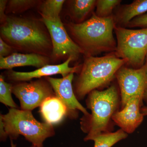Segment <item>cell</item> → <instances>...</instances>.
I'll list each match as a JSON object with an SVG mask.
<instances>
[{
  "label": "cell",
  "mask_w": 147,
  "mask_h": 147,
  "mask_svg": "<svg viewBox=\"0 0 147 147\" xmlns=\"http://www.w3.org/2000/svg\"><path fill=\"white\" fill-rule=\"evenodd\" d=\"M119 0H98L96 1V15L100 18L111 16L113 9L119 4Z\"/></svg>",
  "instance_id": "obj_21"
},
{
  "label": "cell",
  "mask_w": 147,
  "mask_h": 147,
  "mask_svg": "<svg viewBox=\"0 0 147 147\" xmlns=\"http://www.w3.org/2000/svg\"><path fill=\"white\" fill-rule=\"evenodd\" d=\"M65 2L64 0H46L42 2L39 7L42 18L49 19L60 18V13Z\"/></svg>",
  "instance_id": "obj_17"
},
{
  "label": "cell",
  "mask_w": 147,
  "mask_h": 147,
  "mask_svg": "<svg viewBox=\"0 0 147 147\" xmlns=\"http://www.w3.org/2000/svg\"><path fill=\"white\" fill-rule=\"evenodd\" d=\"M116 76L120 88L122 107H124L132 97L141 96L144 98L147 89L146 65L137 69L122 67Z\"/></svg>",
  "instance_id": "obj_9"
},
{
  "label": "cell",
  "mask_w": 147,
  "mask_h": 147,
  "mask_svg": "<svg viewBox=\"0 0 147 147\" xmlns=\"http://www.w3.org/2000/svg\"><path fill=\"white\" fill-rule=\"evenodd\" d=\"M127 26L130 28L136 27L147 28V13L134 18Z\"/></svg>",
  "instance_id": "obj_22"
},
{
  "label": "cell",
  "mask_w": 147,
  "mask_h": 147,
  "mask_svg": "<svg viewBox=\"0 0 147 147\" xmlns=\"http://www.w3.org/2000/svg\"><path fill=\"white\" fill-rule=\"evenodd\" d=\"M74 73L68 74L61 79L47 77L46 79L51 85L55 95L65 105L67 109L78 110L86 115L89 114L76 98L73 92L72 82Z\"/></svg>",
  "instance_id": "obj_12"
},
{
  "label": "cell",
  "mask_w": 147,
  "mask_h": 147,
  "mask_svg": "<svg viewBox=\"0 0 147 147\" xmlns=\"http://www.w3.org/2000/svg\"><path fill=\"white\" fill-rule=\"evenodd\" d=\"M117 44L115 55L133 66H141L147 53V28L130 30L115 27Z\"/></svg>",
  "instance_id": "obj_6"
},
{
  "label": "cell",
  "mask_w": 147,
  "mask_h": 147,
  "mask_svg": "<svg viewBox=\"0 0 147 147\" xmlns=\"http://www.w3.org/2000/svg\"><path fill=\"white\" fill-rule=\"evenodd\" d=\"M51 85L42 80L22 83L12 87V93L20 102L21 109L32 110L40 106L45 100L55 96Z\"/></svg>",
  "instance_id": "obj_8"
},
{
  "label": "cell",
  "mask_w": 147,
  "mask_h": 147,
  "mask_svg": "<svg viewBox=\"0 0 147 147\" xmlns=\"http://www.w3.org/2000/svg\"><path fill=\"white\" fill-rule=\"evenodd\" d=\"M143 97H132L127 102L123 109L116 112L112 119L127 133H132L142 123L144 116L141 113L140 106Z\"/></svg>",
  "instance_id": "obj_10"
},
{
  "label": "cell",
  "mask_w": 147,
  "mask_h": 147,
  "mask_svg": "<svg viewBox=\"0 0 147 147\" xmlns=\"http://www.w3.org/2000/svg\"><path fill=\"white\" fill-rule=\"evenodd\" d=\"M118 103V94L114 86L105 90H94L90 92L88 106L92 115L88 134L86 141L92 140L106 130L111 118L115 114Z\"/></svg>",
  "instance_id": "obj_5"
},
{
  "label": "cell",
  "mask_w": 147,
  "mask_h": 147,
  "mask_svg": "<svg viewBox=\"0 0 147 147\" xmlns=\"http://www.w3.org/2000/svg\"><path fill=\"white\" fill-rule=\"evenodd\" d=\"M143 99H144L145 100H146L147 101V89L146 90V91H145Z\"/></svg>",
  "instance_id": "obj_27"
},
{
  "label": "cell",
  "mask_w": 147,
  "mask_h": 147,
  "mask_svg": "<svg viewBox=\"0 0 147 147\" xmlns=\"http://www.w3.org/2000/svg\"><path fill=\"white\" fill-rule=\"evenodd\" d=\"M13 49L0 37V57H6L13 53Z\"/></svg>",
  "instance_id": "obj_23"
},
{
  "label": "cell",
  "mask_w": 147,
  "mask_h": 147,
  "mask_svg": "<svg viewBox=\"0 0 147 147\" xmlns=\"http://www.w3.org/2000/svg\"><path fill=\"white\" fill-rule=\"evenodd\" d=\"M141 112L144 116L147 115V107H144L141 110Z\"/></svg>",
  "instance_id": "obj_26"
},
{
  "label": "cell",
  "mask_w": 147,
  "mask_h": 147,
  "mask_svg": "<svg viewBox=\"0 0 147 147\" xmlns=\"http://www.w3.org/2000/svg\"><path fill=\"white\" fill-rule=\"evenodd\" d=\"M11 147H16V146H15V145L13 144V143H12H12H11ZM30 147H34V146H32Z\"/></svg>",
  "instance_id": "obj_28"
},
{
  "label": "cell",
  "mask_w": 147,
  "mask_h": 147,
  "mask_svg": "<svg viewBox=\"0 0 147 147\" xmlns=\"http://www.w3.org/2000/svg\"><path fill=\"white\" fill-rule=\"evenodd\" d=\"M116 22L112 16L100 18L93 12L91 18L81 24L71 22L67 26L74 41L86 56L116 50L113 34Z\"/></svg>",
  "instance_id": "obj_2"
},
{
  "label": "cell",
  "mask_w": 147,
  "mask_h": 147,
  "mask_svg": "<svg viewBox=\"0 0 147 147\" xmlns=\"http://www.w3.org/2000/svg\"><path fill=\"white\" fill-rule=\"evenodd\" d=\"M51 37L53 45L52 57L55 59L71 57L73 61L80 54H84L82 49L69 36L60 18L49 19L42 18Z\"/></svg>",
  "instance_id": "obj_7"
},
{
  "label": "cell",
  "mask_w": 147,
  "mask_h": 147,
  "mask_svg": "<svg viewBox=\"0 0 147 147\" xmlns=\"http://www.w3.org/2000/svg\"><path fill=\"white\" fill-rule=\"evenodd\" d=\"M127 136V133L120 129L115 132L101 133L92 140L94 142V147H111Z\"/></svg>",
  "instance_id": "obj_18"
},
{
  "label": "cell",
  "mask_w": 147,
  "mask_h": 147,
  "mask_svg": "<svg viewBox=\"0 0 147 147\" xmlns=\"http://www.w3.org/2000/svg\"><path fill=\"white\" fill-rule=\"evenodd\" d=\"M39 1L35 0H10L7 3L6 13H22L34 7Z\"/></svg>",
  "instance_id": "obj_19"
},
{
  "label": "cell",
  "mask_w": 147,
  "mask_h": 147,
  "mask_svg": "<svg viewBox=\"0 0 147 147\" xmlns=\"http://www.w3.org/2000/svg\"><path fill=\"white\" fill-rule=\"evenodd\" d=\"M147 11V0H136L121 9L115 20L123 25H127L132 19Z\"/></svg>",
  "instance_id": "obj_15"
},
{
  "label": "cell",
  "mask_w": 147,
  "mask_h": 147,
  "mask_svg": "<svg viewBox=\"0 0 147 147\" xmlns=\"http://www.w3.org/2000/svg\"><path fill=\"white\" fill-rule=\"evenodd\" d=\"M146 58H147V63L146 64V74L147 75V53L146 55Z\"/></svg>",
  "instance_id": "obj_29"
},
{
  "label": "cell",
  "mask_w": 147,
  "mask_h": 147,
  "mask_svg": "<svg viewBox=\"0 0 147 147\" xmlns=\"http://www.w3.org/2000/svg\"><path fill=\"white\" fill-rule=\"evenodd\" d=\"M73 61L72 58L69 57L63 63L59 65H47L34 71L30 72H18L10 70L9 72V78L15 82H24L32 80L34 78L47 77L55 74H61L63 77L69 74L78 72L79 66L70 67L69 63Z\"/></svg>",
  "instance_id": "obj_11"
},
{
  "label": "cell",
  "mask_w": 147,
  "mask_h": 147,
  "mask_svg": "<svg viewBox=\"0 0 147 147\" xmlns=\"http://www.w3.org/2000/svg\"><path fill=\"white\" fill-rule=\"evenodd\" d=\"M0 133H1V139L2 140H4L6 139L7 135L5 131L3 122V119L1 117H0Z\"/></svg>",
  "instance_id": "obj_25"
},
{
  "label": "cell",
  "mask_w": 147,
  "mask_h": 147,
  "mask_svg": "<svg viewBox=\"0 0 147 147\" xmlns=\"http://www.w3.org/2000/svg\"><path fill=\"white\" fill-rule=\"evenodd\" d=\"M67 108L56 96L49 98L40 106V111L46 123L50 124L60 122L67 113Z\"/></svg>",
  "instance_id": "obj_14"
},
{
  "label": "cell",
  "mask_w": 147,
  "mask_h": 147,
  "mask_svg": "<svg viewBox=\"0 0 147 147\" xmlns=\"http://www.w3.org/2000/svg\"><path fill=\"white\" fill-rule=\"evenodd\" d=\"M12 86L11 84L4 81L2 75L0 76V101L6 106L11 108H17V105L13 101L11 93Z\"/></svg>",
  "instance_id": "obj_20"
},
{
  "label": "cell",
  "mask_w": 147,
  "mask_h": 147,
  "mask_svg": "<svg viewBox=\"0 0 147 147\" xmlns=\"http://www.w3.org/2000/svg\"><path fill=\"white\" fill-rule=\"evenodd\" d=\"M125 63L124 60L114 54L100 57L86 56L76 82V93L78 97L82 98L110 82Z\"/></svg>",
  "instance_id": "obj_3"
},
{
  "label": "cell",
  "mask_w": 147,
  "mask_h": 147,
  "mask_svg": "<svg viewBox=\"0 0 147 147\" xmlns=\"http://www.w3.org/2000/svg\"><path fill=\"white\" fill-rule=\"evenodd\" d=\"M49 57L36 53H14L6 57H0L1 69H11L18 67L32 66L40 68L49 64Z\"/></svg>",
  "instance_id": "obj_13"
},
{
  "label": "cell",
  "mask_w": 147,
  "mask_h": 147,
  "mask_svg": "<svg viewBox=\"0 0 147 147\" xmlns=\"http://www.w3.org/2000/svg\"><path fill=\"white\" fill-rule=\"evenodd\" d=\"M1 117L7 136L15 139L23 135L35 147H43L45 139L55 134L52 125L39 122L31 111L11 108L7 114L1 115Z\"/></svg>",
  "instance_id": "obj_4"
},
{
  "label": "cell",
  "mask_w": 147,
  "mask_h": 147,
  "mask_svg": "<svg viewBox=\"0 0 147 147\" xmlns=\"http://www.w3.org/2000/svg\"><path fill=\"white\" fill-rule=\"evenodd\" d=\"M42 21L7 16L1 24V37L13 49L28 53L52 56L51 37Z\"/></svg>",
  "instance_id": "obj_1"
},
{
  "label": "cell",
  "mask_w": 147,
  "mask_h": 147,
  "mask_svg": "<svg viewBox=\"0 0 147 147\" xmlns=\"http://www.w3.org/2000/svg\"><path fill=\"white\" fill-rule=\"evenodd\" d=\"M8 1L1 0L0 1V21L1 24H3L6 20L7 16L6 15V10Z\"/></svg>",
  "instance_id": "obj_24"
},
{
  "label": "cell",
  "mask_w": 147,
  "mask_h": 147,
  "mask_svg": "<svg viewBox=\"0 0 147 147\" xmlns=\"http://www.w3.org/2000/svg\"><path fill=\"white\" fill-rule=\"evenodd\" d=\"M69 16L75 24H81L96 5L94 0H74L69 1Z\"/></svg>",
  "instance_id": "obj_16"
}]
</instances>
